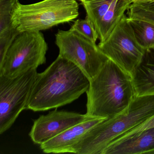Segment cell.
Segmentation results:
<instances>
[{
  "mask_svg": "<svg viewBox=\"0 0 154 154\" xmlns=\"http://www.w3.org/2000/svg\"><path fill=\"white\" fill-rule=\"evenodd\" d=\"M131 4H139L146 3L152 0H131Z\"/></svg>",
  "mask_w": 154,
  "mask_h": 154,
  "instance_id": "cell-20",
  "label": "cell"
},
{
  "mask_svg": "<svg viewBox=\"0 0 154 154\" xmlns=\"http://www.w3.org/2000/svg\"><path fill=\"white\" fill-rule=\"evenodd\" d=\"M154 115V95L136 96L123 112L90 130L72 149L77 154H102L122 133Z\"/></svg>",
  "mask_w": 154,
  "mask_h": 154,
  "instance_id": "cell-3",
  "label": "cell"
},
{
  "mask_svg": "<svg viewBox=\"0 0 154 154\" xmlns=\"http://www.w3.org/2000/svg\"><path fill=\"white\" fill-rule=\"evenodd\" d=\"M106 118L90 116L84 121L67 129L61 134L40 145L45 153H72L73 148L93 127Z\"/></svg>",
  "mask_w": 154,
  "mask_h": 154,
  "instance_id": "cell-10",
  "label": "cell"
},
{
  "mask_svg": "<svg viewBox=\"0 0 154 154\" xmlns=\"http://www.w3.org/2000/svg\"><path fill=\"white\" fill-rule=\"evenodd\" d=\"M153 128H154V115L151 116L149 119L146 120L144 122H142L137 126L129 130L126 132L122 133L120 136H119L113 140L123 139L126 138L133 134Z\"/></svg>",
  "mask_w": 154,
  "mask_h": 154,
  "instance_id": "cell-19",
  "label": "cell"
},
{
  "mask_svg": "<svg viewBox=\"0 0 154 154\" xmlns=\"http://www.w3.org/2000/svg\"><path fill=\"white\" fill-rule=\"evenodd\" d=\"M128 17L137 41L145 50L154 48V25L141 20Z\"/></svg>",
  "mask_w": 154,
  "mask_h": 154,
  "instance_id": "cell-15",
  "label": "cell"
},
{
  "mask_svg": "<svg viewBox=\"0 0 154 154\" xmlns=\"http://www.w3.org/2000/svg\"><path fill=\"white\" fill-rule=\"evenodd\" d=\"M19 0H0V64L17 36L20 33L14 26L13 15Z\"/></svg>",
  "mask_w": 154,
  "mask_h": 154,
  "instance_id": "cell-13",
  "label": "cell"
},
{
  "mask_svg": "<svg viewBox=\"0 0 154 154\" xmlns=\"http://www.w3.org/2000/svg\"><path fill=\"white\" fill-rule=\"evenodd\" d=\"M131 77L136 96L154 95V48L146 50Z\"/></svg>",
  "mask_w": 154,
  "mask_h": 154,
  "instance_id": "cell-12",
  "label": "cell"
},
{
  "mask_svg": "<svg viewBox=\"0 0 154 154\" xmlns=\"http://www.w3.org/2000/svg\"><path fill=\"white\" fill-rule=\"evenodd\" d=\"M98 45L109 59L131 75L146 51L137 41L125 15L106 40Z\"/></svg>",
  "mask_w": 154,
  "mask_h": 154,
  "instance_id": "cell-8",
  "label": "cell"
},
{
  "mask_svg": "<svg viewBox=\"0 0 154 154\" xmlns=\"http://www.w3.org/2000/svg\"><path fill=\"white\" fill-rule=\"evenodd\" d=\"M148 154H154V150L150 151V152H149Z\"/></svg>",
  "mask_w": 154,
  "mask_h": 154,
  "instance_id": "cell-22",
  "label": "cell"
},
{
  "mask_svg": "<svg viewBox=\"0 0 154 154\" xmlns=\"http://www.w3.org/2000/svg\"><path fill=\"white\" fill-rule=\"evenodd\" d=\"M80 1L82 2H84L85 1V0H80Z\"/></svg>",
  "mask_w": 154,
  "mask_h": 154,
  "instance_id": "cell-23",
  "label": "cell"
},
{
  "mask_svg": "<svg viewBox=\"0 0 154 154\" xmlns=\"http://www.w3.org/2000/svg\"><path fill=\"white\" fill-rule=\"evenodd\" d=\"M71 28L75 29L94 43H96L99 39L96 30L87 16L85 19L75 20Z\"/></svg>",
  "mask_w": 154,
  "mask_h": 154,
  "instance_id": "cell-18",
  "label": "cell"
},
{
  "mask_svg": "<svg viewBox=\"0 0 154 154\" xmlns=\"http://www.w3.org/2000/svg\"><path fill=\"white\" fill-rule=\"evenodd\" d=\"M48 45L41 31L20 32L0 64V75L14 77L45 63Z\"/></svg>",
  "mask_w": 154,
  "mask_h": 154,
  "instance_id": "cell-5",
  "label": "cell"
},
{
  "mask_svg": "<svg viewBox=\"0 0 154 154\" xmlns=\"http://www.w3.org/2000/svg\"><path fill=\"white\" fill-rule=\"evenodd\" d=\"M79 15L76 0H44L34 4H17L13 15L14 26L20 32L41 31L68 23Z\"/></svg>",
  "mask_w": 154,
  "mask_h": 154,
  "instance_id": "cell-4",
  "label": "cell"
},
{
  "mask_svg": "<svg viewBox=\"0 0 154 154\" xmlns=\"http://www.w3.org/2000/svg\"><path fill=\"white\" fill-rule=\"evenodd\" d=\"M90 81L75 64L58 56L38 73L26 109L45 111L71 103L86 93Z\"/></svg>",
  "mask_w": 154,
  "mask_h": 154,
  "instance_id": "cell-1",
  "label": "cell"
},
{
  "mask_svg": "<svg viewBox=\"0 0 154 154\" xmlns=\"http://www.w3.org/2000/svg\"><path fill=\"white\" fill-rule=\"evenodd\" d=\"M114 0H85L82 2L87 17L92 23L94 29L99 25Z\"/></svg>",
  "mask_w": 154,
  "mask_h": 154,
  "instance_id": "cell-16",
  "label": "cell"
},
{
  "mask_svg": "<svg viewBox=\"0 0 154 154\" xmlns=\"http://www.w3.org/2000/svg\"><path fill=\"white\" fill-rule=\"evenodd\" d=\"M128 11V17L145 20L154 25V6L131 4Z\"/></svg>",
  "mask_w": 154,
  "mask_h": 154,
  "instance_id": "cell-17",
  "label": "cell"
},
{
  "mask_svg": "<svg viewBox=\"0 0 154 154\" xmlns=\"http://www.w3.org/2000/svg\"><path fill=\"white\" fill-rule=\"evenodd\" d=\"M139 4H144V5H149V6H154V0H152L149 2Z\"/></svg>",
  "mask_w": 154,
  "mask_h": 154,
  "instance_id": "cell-21",
  "label": "cell"
},
{
  "mask_svg": "<svg viewBox=\"0 0 154 154\" xmlns=\"http://www.w3.org/2000/svg\"><path fill=\"white\" fill-rule=\"evenodd\" d=\"M37 74V69H31L16 77L0 75V134L26 109Z\"/></svg>",
  "mask_w": 154,
  "mask_h": 154,
  "instance_id": "cell-7",
  "label": "cell"
},
{
  "mask_svg": "<svg viewBox=\"0 0 154 154\" xmlns=\"http://www.w3.org/2000/svg\"><path fill=\"white\" fill-rule=\"evenodd\" d=\"M55 43L59 56L77 65L91 80L100 72L109 58L94 43L73 29L59 30Z\"/></svg>",
  "mask_w": 154,
  "mask_h": 154,
  "instance_id": "cell-6",
  "label": "cell"
},
{
  "mask_svg": "<svg viewBox=\"0 0 154 154\" xmlns=\"http://www.w3.org/2000/svg\"><path fill=\"white\" fill-rule=\"evenodd\" d=\"M90 116L86 113L55 110L35 120L29 135L35 144L40 145Z\"/></svg>",
  "mask_w": 154,
  "mask_h": 154,
  "instance_id": "cell-9",
  "label": "cell"
},
{
  "mask_svg": "<svg viewBox=\"0 0 154 154\" xmlns=\"http://www.w3.org/2000/svg\"><path fill=\"white\" fill-rule=\"evenodd\" d=\"M86 114L106 119L121 113L136 97L131 75L109 59L86 92Z\"/></svg>",
  "mask_w": 154,
  "mask_h": 154,
  "instance_id": "cell-2",
  "label": "cell"
},
{
  "mask_svg": "<svg viewBox=\"0 0 154 154\" xmlns=\"http://www.w3.org/2000/svg\"><path fill=\"white\" fill-rule=\"evenodd\" d=\"M131 4V0H114L95 29L100 42L106 40Z\"/></svg>",
  "mask_w": 154,
  "mask_h": 154,
  "instance_id": "cell-14",
  "label": "cell"
},
{
  "mask_svg": "<svg viewBox=\"0 0 154 154\" xmlns=\"http://www.w3.org/2000/svg\"><path fill=\"white\" fill-rule=\"evenodd\" d=\"M154 150V128L112 141L102 154H148Z\"/></svg>",
  "mask_w": 154,
  "mask_h": 154,
  "instance_id": "cell-11",
  "label": "cell"
}]
</instances>
